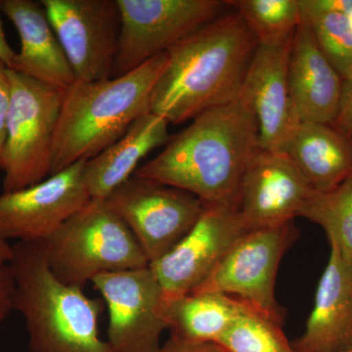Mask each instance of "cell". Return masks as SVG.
Listing matches in <instances>:
<instances>
[{"label":"cell","mask_w":352,"mask_h":352,"mask_svg":"<svg viewBox=\"0 0 352 352\" xmlns=\"http://www.w3.org/2000/svg\"><path fill=\"white\" fill-rule=\"evenodd\" d=\"M261 149L244 95L197 116L134 175L184 190L208 205L234 206L243 175Z\"/></svg>","instance_id":"cell-1"},{"label":"cell","mask_w":352,"mask_h":352,"mask_svg":"<svg viewBox=\"0 0 352 352\" xmlns=\"http://www.w3.org/2000/svg\"><path fill=\"white\" fill-rule=\"evenodd\" d=\"M258 44L235 10L203 25L166 52L152 112L180 124L239 98Z\"/></svg>","instance_id":"cell-2"},{"label":"cell","mask_w":352,"mask_h":352,"mask_svg":"<svg viewBox=\"0 0 352 352\" xmlns=\"http://www.w3.org/2000/svg\"><path fill=\"white\" fill-rule=\"evenodd\" d=\"M166 52L124 76L76 82L63 91L52 147L50 175L89 161L119 140L134 122L152 112L153 90Z\"/></svg>","instance_id":"cell-3"},{"label":"cell","mask_w":352,"mask_h":352,"mask_svg":"<svg viewBox=\"0 0 352 352\" xmlns=\"http://www.w3.org/2000/svg\"><path fill=\"white\" fill-rule=\"evenodd\" d=\"M9 265L13 310L24 317L30 352H113L99 336L103 302L53 274L44 241L16 243Z\"/></svg>","instance_id":"cell-4"},{"label":"cell","mask_w":352,"mask_h":352,"mask_svg":"<svg viewBox=\"0 0 352 352\" xmlns=\"http://www.w3.org/2000/svg\"><path fill=\"white\" fill-rule=\"evenodd\" d=\"M44 243L53 274L76 288L105 273L149 266L131 229L105 200L91 199Z\"/></svg>","instance_id":"cell-5"},{"label":"cell","mask_w":352,"mask_h":352,"mask_svg":"<svg viewBox=\"0 0 352 352\" xmlns=\"http://www.w3.org/2000/svg\"><path fill=\"white\" fill-rule=\"evenodd\" d=\"M11 103L2 168L3 193L50 176L52 147L63 92L9 69Z\"/></svg>","instance_id":"cell-6"},{"label":"cell","mask_w":352,"mask_h":352,"mask_svg":"<svg viewBox=\"0 0 352 352\" xmlns=\"http://www.w3.org/2000/svg\"><path fill=\"white\" fill-rule=\"evenodd\" d=\"M119 48L113 78L168 52L230 7L220 0H117Z\"/></svg>","instance_id":"cell-7"},{"label":"cell","mask_w":352,"mask_h":352,"mask_svg":"<svg viewBox=\"0 0 352 352\" xmlns=\"http://www.w3.org/2000/svg\"><path fill=\"white\" fill-rule=\"evenodd\" d=\"M131 229L149 264L191 230L206 204L184 190L133 175L105 199Z\"/></svg>","instance_id":"cell-8"},{"label":"cell","mask_w":352,"mask_h":352,"mask_svg":"<svg viewBox=\"0 0 352 352\" xmlns=\"http://www.w3.org/2000/svg\"><path fill=\"white\" fill-rule=\"evenodd\" d=\"M296 234L294 221L247 231L205 283L192 293L214 292L234 296L282 323L283 312L275 296V284L281 259Z\"/></svg>","instance_id":"cell-9"},{"label":"cell","mask_w":352,"mask_h":352,"mask_svg":"<svg viewBox=\"0 0 352 352\" xmlns=\"http://www.w3.org/2000/svg\"><path fill=\"white\" fill-rule=\"evenodd\" d=\"M76 82L113 78L120 34L117 0H41Z\"/></svg>","instance_id":"cell-10"},{"label":"cell","mask_w":352,"mask_h":352,"mask_svg":"<svg viewBox=\"0 0 352 352\" xmlns=\"http://www.w3.org/2000/svg\"><path fill=\"white\" fill-rule=\"evenodd\" d=\"M109 314L108 340L113 352H157L164 318V293L150 266L105 273L92 280Z\"/></svg>","instance_id":"cell-11"},{"label":"cell","mask_w":352,"mask_h":352,"mask_svg":"<svg viewBox=\"0 0 352 352\" xmlns=\"http://www.w3.org/2000/svg\"><path fill=\"white\" fill-rule=\"evenodd\" d=\"M249 229L234 206L208 205L179 243L149 264L164 300L188 295L205 283Z\"/></svg>","instance_id":"cell-12"},{"label":"cell","mask_w":352,"mask_h":352,"mask_svg":"<svg viewBox=\"0 0 352 352\" xmlns=\"http://www.w3.org/2000/svg\"><path fill=\"white\" fill-rule=\"evenodd\" d=\"M85 161L19 191L0 195V237L17 242L45 241L91 200L85 182Z\"/></svg>","instance_id":"cell-13"},{"label":"cell","mask_w":352,"mask_h":352,"mask_svg":"<svg viewBox=\"0 0 352 352\" xmlns=\"http://www.w3.org/2000/svg\"><path fill=\"white\" fill-rule=\"evenodd\" d=\"M312 191L285 153L261 148L243 175L234 207L249 230L281 226L300 217Z\"/></svg>","instance_id":"cell-14"},{"label":"cell","mask_w":352,"mask_h":352,"mask_svg":"<svg viewBox=\"0 0 352 352\" xmlns=\"http://www.w3.org/2000/svg\"><path fill=\"white\" fill-rule=\"evenodd\" d=\"M293 34L258 43L242 94L256 116L261 149L282 152L300 124L289 95L288 69Z\"/></svg>","instance_id":"cell-15"},{"label":"cell","mask_w":352,"mask_h":352,"mask_svg":"<svg viewBox=\"0 0 352 352\" xmlns=\"http://www.w3.org/2000/svg\"><path fill=\"white\" fill-rule=\"evenodd\" d=\"M288 80L292 103L300 122H335L344 78L322 52L303 18L292 39Z\"/></svg>","instance_id":"cell-16"},{"label":"cell","mask_w":352,"mask_h":352,"mask_svg":"<svg viewBox=\"0 0 352 352\" xmlns=\"http://www.w3.org/2000/svg\"><path fill=\"white\" fill-rule=\"evenodd\" d=\"M1 10L21 44L8 69L62 92L73 85L75 74L41 1L2 0Z\"/></svg>","instance_id":"cell-17"},{"label":"cell","mask_w":352,"mask_h":352,"mask_svg":"<svg viewBox=\"0 0 352 352\" xmlns=\"http://www.w3.org/2000/svg\"><path fill=\"white\" fill-rule=\"evenodd\" d=\"M298 352H338L352 344V261L330 247Z\"/></svg>","instance_id":"cell-18"},{"label":"cell","mask_w":352,"mask_h":352,"mask_svg":"<svg viewBox=\"0 0 352 352\" xmlns=\"http://www.w3.org/2000/svg\"><path fill=\"white\" fill-rule=\"evenodd\" d=\"M170 122L150 112L139 118L129 131L107 149L85 162L83 182L90 199L105 200L131 178L149 153L170 140Z\"/></svg>","instance_id":"cell-19"},{"label":"cell","mask_w":352,"mask_h":352,"mask_svg":"<svg viewBox=\"0 0 352 352\" xmlns=\"http://www.w3.org/2000/svg\"><path fill=\"white\" fill-rule=\"evenodd\" d=\"M282 152L314 191H329L352 177V139L332 124L300 122Z\"/></svg>","instance_id":"cell-20"},{"label":"cell","mask_w":352,"mask_h":352,"mask_svg":"<svg viewBox=\"0 0 352 352\" xmlns=\"http://www.w3.org/2000/svg\"><path fill=\"white\" fill-rule=\"evenodd\" d=\"M245 305L226 294L196 292L164 300V318L173 337L217 342Z\"/></svg>","instance_id":"cell-21"},{"label":"cell","mask_w":352,"mask_h":352,"mask_svg":"<svg viewBox=\"0 0 352 352\" xmlns=\"http://www.w3.org/2000/svg\"><path fill=\"white\" fill-rule=\"evenodd\" d=\"M300 217L322 227L330 247L352 261V177L329 191L314 190Z\"/></svg>","instance_id":"cell-22"},{"label":"cell","mask_w":352,"mask_h":352,"mask_svg":"<svg viewBox=\"0 0 352 352\" xmlns=\"http://www.w3.org/2000/svg\"><path fill=\"white\" fill-rule=\"evenodd\" d=\"M217 344L226 352H298L285 336L282 323L247 303Z\"/></svg>","instance_id":"cell-23"},{"label":"cell","mask_w":352,"mask_h":352,"mask_svg":"<svg viewBox=\"0 0 352 352\" xmlns=\"http://www.w3.org/2000/svg\"><path fill=\"white\" fill-rule=\"evenodd\" d=\"M228 3L258 43L291 36L302 21L300 0H235Z\"/></svg>","instance_id":"cell-24"},{"label":"cell","mask_w":352,"mask_h":352,"mask_svg":"<svg viewBox=\"0 0 352 352\" xmlns=\"http://www.w3.org/2000/svg\"><path fill=\"white\" fill-rule=\"evenodd\" d=\"M302 18L319 47L344 80L352 76V28L346 14L326 13L300 0Z\"/></svg>","instance_id":"cell-25"},{"label":"cell","mask_w":352,"mask_h":352,"mask_svg":"<svg viewBox=\"0 0 352 352\" xmlns=\"http://www.w3.org/2000/svg\"><path fill=\"white\" fill-rule=\"evenodd\" d=\"M11 103V85L9 78V69L2 60H0V170L3 161L6 148L7 120Z\"/></svg>","instance_id":"cell-26"},{"label":"cell","mask_w":352,"mask_h":352,"mask_svg":"<svg viewBox=\"0 0 352 352\" xmlns=\"http://www.w3.org/2000/svg\"><path fill=\"white\" fill-rule=\"evenodd\" d=\"M15 281L9 263L0 264V331L13 310Z\"/></svg>","instance_id":"cell-27"},{"label":"cell","mask_w":352,"mask_h":352,"mask_svg":"<svg viewBox=\"0 0 352 352\" xmlns=\"http://www.w3.org/2000/svg\"><path fill=\"white\" fill-rule=\"evenodd\" d=\"M333 127L346 134L352 136V76L344 80L342 98H340L339 113L337 119L332 124Z\"/></svg>","instance_id":"cell-28"},{"label":"cell","mask_w":352,"mask_h":352,"mask_svg":"<svg viewBox=\"0 0 352 352\" xmlns=\"http://www.w3.org/2000/svg\"><path fill=\"white\" fill-rule=\"evenodd\" d=\"M157 352H226L214 342H193L170 336Z\"/></svg>","instance_id":"cell-29"},{"label":"cell","mask_w":352,"mask_h":352,"mask_svg":"<svg viewBox=\"0 0 352 352\" xmlns=\"http://www.w3.org/2000/svg\"><path fill=\"white\" fill-rule=\"evenodd\" d=\"M310 8L326 13L349 15L352 10V0H303Z\"/></svg>","instance_id":"cell-30"},{"label":"cell","mask_w":352,"mask_h":352,"mask_svg":"<svg viewBox=\"0 0 352 352\" xmlns=\"http://www.w3.org/2000/svg\"><path fill=\"white\" fill-rule=\"evenodd\" d=\"M1 4L2 0H0V60H2L9 68L11 64H12L16 52L12 50V47H11L10 44L8 43L6 39V32H4L1 21Z\"/></svg>","instance_id":"cell-31"},{"label":"cell","mask_w":352,"mask_h":352,"mask_svg":"<svg viewBox=\"0 0 352 352\" xmlns=\"http://www.w3.org/2000/svg\"><path fill=\"white\" fill-rule=\"evenodd\" d=\"M12 258V245L8 241L0 237V264H7Z\"/></svg>","instance_id":"cell-32"},{"label":"cell","mask_w":352,"mask_h":352,"mask_svg":"<svg viewBox=\"0 0 352 352\" xmlns=\"http://www.w3.org/2000/svg\"><path fill=\"white\" fill-rule=\"evenodd\" d=\"M338 352H352V344L351 346L346 347V349H342V351Z\"/></svg>","instance_id":"cell-33"},{"label":"cell","mask_w":352,"mask_h":352,"mask_svg":"<svg viewBox=\"0 0 352 352\" xmlns=\"http://www.w3.org/2000/svg\"><path fill=\"white\" fill-rule=\"evenodd\" d=\"M349 22H351V28H352V10H351V12L349 14Z\"/></svg>","instance_id":"cell-34"},{"label":"cell","mask_w":352,"mask_h":352,"mask_svg":"<svg viewBox=\"0 0 352 352\" xmlns=\"http://www.w3.org/2000/svg\"><path fill=\"white\" fill-rule=\"evenodd\" d=\"M351 138L352 139V136H351Z\"/></svg>","instance_id":"cell-35"}]
</instances>
